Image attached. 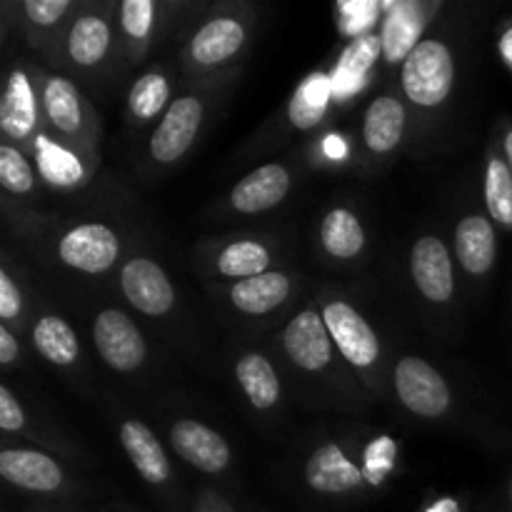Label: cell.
<instances>
[{
    "mask_svg": "<svg viewBox=\"0 0 512 512\" xmlns=\"http://www.w3.org/2000/svg\"><path fill=\"white\" fill-rule=\"evenodd\" d=\"M120 290L138 313L160 318L175 305V288L165 270L150 258H133L120 270Z\"/></svg>",
    "mask_w": 512,
    "mask_h": 512,
    "instance_id": "8",
    "label": "cell"
},
{
    "mask_svg": "<svg viewBox=\"0 0 512 512\" xmlns=\"http://www.w3.org/2000/svg\"><path fill=\"white\" fill-rule=\"evenodd\" d=\"M40 110L45 123L50 125L58 138L70 145H93V135L98 130L93 120V110L85 103L80 90L60 75H45L40 85Z\"/></svg>",
    "mask_w": 512,
    "mask_h": 512,
    "instance_id": "2",
    "label": "cell"
},
{
    "mask_svg": "<svg viewBox=\"0 0 512 512\" xmlns=\"http://www.w3.org/2000/svg\"><path fill=\"white\" fill-rule=\"evenodd\" d=\"M270 265V250L258 240H235V243L225 245L220 250L215 268L225 278H258V275L268 273Z\"/></svg>",
    "mask_w": 512,
    "mask_h": 512,
    "instance_id": "28",
    "label": "cell"
},
{
    "mask_svg": "<svg viewBox=\"0 0 512 512\" xmlns=\"http://www.w3.org/2000/svg\"><path fill=\"white\" fill-rule=\"evenodd\" d=\"M38 98H35L33 80L20 68L10 70L5 80L3 100H0V130L15 143H33L38 140Z\"/></svg>",
    "mask_w": 512,
    "mask_h": 512,
    "instance_id": "13",
    "label": "cell"
},
{
    "mask_svg": "<svg viewBox=\"0 0 512 512\" xmlns=\"http://www.w3.org/2000/svg\"><path fill=\"white\" fill-rule=\"evenodd\" d=\"M158 10L160 5L153 0H125L120 5V30L135 48V53L148 45L155 30V20H158Z\"/></svg>",
    "mask_w": 512,
    "mask_h": 512,
    "instance_id": "32",
    "label": "cell"
},
{
    "mask_svg": "<svg viewBox=\"0 0 512 512\" xmlns=\"http://www.w3.org/2000/svg\"><path fill=\"white\" fill-rule=\"evenodd\" d=\"M385 20L380 30V50L388 63L408 60V55L418 48L423 40L425 25H428L430 5L418 3V0H400V3L383 5Z\"/></svg>",
    "mask_w": 512,
    "mask_h": 512,
    "instance_id": "14",
    "label": "cell"
},
{
    "mask_svg": "<svg viewBox=\"0 0 512 512\" xmlns=\"http://www.w3.org/2000/svg\"><path fill=\"white\" fill-rule=\"evenodd\" d=\"M33 345L48 363L68 368L78 360L80 343L75 330L58 315H45L33 328Z\"/></svg>",
    "mask_w": 512,
    "mask_h": 512,
    "instance_id": "26",
    "label": "cell"
},
{
    "mask_svg": "<svg viewBox=\"0 0 512 512\" xmlns=\"http://www.w3.org/2000/svg\"><path fill=\"white\" fill-rule=\"evenodd\" d=\"M170 445L185 463L208 475L223 473L233 458L223 435L198 420H178L170 428Z\"/></svg>",
    "mask_w": 512,
    "mask_h": 512,
    "instance_id": "12",
    "label": "cell"
},
{
    "mask_svg": "<svg viewBox=\"0 0 512 512\" xmlns=\"http://www.w3.org/2000/svg\"><path fill=\"white\" fill-rule=\"evenodd\" d=\"M405 135V105L395 95L385 93L370 100L363 118V140L365 148L373 155L383 158L390 155Z\"/></svg>",
    "mask_w": 512,
    "mask_h": 512,
    "instance_id": "20",
    "label": "cell"
},
{
    "mask_svg": "<svg viewBox=\"0 0 512 512\" xmlns=\"http://www.w3.org/2000/svg\"><path fill=\"white\" fill-rule=\"evenodd\" d=\"M120 240L113 228L103 223H83L70 228L58 243L60 263L85 275H100L115 265Z\"/></svg>",
    "mask_w": 512,
    "mask_h": 512,
    "instance_id": "7",
    "label": "cell"
},
{
    "mask_svg": "<svg viewBox=\"0 0 512 512\" xmlns=\"http://www.w3.org/2000/svg\"><path fill=\"white\" fill-rule=\"evenodd\" d=\"M120 445L128 453L130 463L138 470L140 478L148 480L150 485L168 483L170 460L148 425H143L140 420H125L120 425Z\"/></svg>",
    "mask_w": 512,
    "mask_h": 512,
    "instance_id": "21",
    "label": "cell"
},
{
    "mask_svg": "<svg viewBox=\"0 0 512 512\" xmlns=\"http://www.w3.org/2000/svg\"><path fill=\"white\" fill-rule=\"evenodd\" d=\"M400 85L418 108H440L455 85L453 50L440 38H425L400 68Z\"/></svg>",
    "mask_w": 512,
    "mask_h": 512,
    "instance_id": "1",
    "label": "cell"
},
{
    "mask_svg": "<svg viewBox=\"0 0 512 512\" xmlns=\"http://www.w3.org/2000/svg\"><path fill=\"white\" fill-rule=\"evenodd\" d=\"M75 5L70 0H25L23 13L33 38H48Z\"/></svg>",
    "mask_w": 512,
    "mask_h": 512,
    "instance_id": "34",
    "label": "cell"
},
{
    "mask_svg": "<svg viewBox=\"0 0 512 512\" xmlns=\"http://www.w3.org/2000/svg\"><path fill=\"white\" fill-rule=\"evenodd\" d=\"M455 253L465 273L483 278L498 260V235L488 215H468L455 228Z\"/></svg>",
    "mask_w": 512,
    "mask_h": 512,
    "instance_id": "19",
    "label": "cell"
},
{
    "mask_svg": "<svg viewBox=\"0 0 512 512\" xmlns=\"http://www.w3.org/2000/svg\"><path fill=\"white\" fill-rule=\"evenodd\" d=\"M110 45H113V30L108 18L95 10L75 15L65 33V55L70 65L78 70H95L108 58Z\"/></svg>",
    "mask_w": 512,
    "mask_h": 512,
    "instance_id": "16",
    "label": "cell"
},
{
    "mask_svg": "<svg viewBox=\"0 0 512 512\" xmlns=\"http://www.w3.org/2000/svg\"><path fill=\"white\" fill-rule=\"evenodd\" d=\"M378 55H383V50H380V38H373V35L358 38L355 43H350L348 50L343 53L338 73H335L338 80H330V83L338 85L340 93H355L358 85H363L365 73H368L370 65L375 63Z\"/></svg>",
    "mask_w": 512,
    "mask_h": 512,
    "instance_id": "30",
    "label": "cell"
},
{
    "mask_svg": "<svg viewBox=\"0 0 512 512\" xmlns=\"http://www.w3.org/2000/svg\"><path fill=\"white\" fill-rule=\"evenodd\" d=\"M35 163H38L40 178L53 188H78L88 180V170H85L83 158L75 153L68 145H60L55 140L40 135L35 140Z\"/></svg>",
    "mask_w": 512,
    "mask_h": 512,
    "instance_id": "22",
    "label": "cell"
},
{
    "mask_svg": "<svg viewBox=\"0 0 512 512\" xmlns=\"http://www.w3.org/2000/svg\"><path fill=\"white\" fill-rule=\"evenodd\" d=\"M485 205L490 220H495L500 228L512 230V170L498 150H490L485 165Z\"/></svg>",
    "mask_w": 512,
    "mask_h": 512,
    "instance_id": "27",
    "label": "cell"
},
{
    "mask_svg": "<svg viewBox=\"0 0 512 512\" xmlns=\"http://www.w3.org/2000/svg\"><path fill=\"white\" fill-rule=\"evenodd\" d=\"M410 273L418 293L430 303H448L455 293L453 260L448 248L435 235L418 238L410 253Z\"/></svg>",
    "mask_w": 512,
    "mask_h": 512,
    "instance_id": "10",
    "label": "cell"
},
{
    "mask_svg": "<svg viewBox=\"0 0 512 512\" xmlns=\"http://www.w3.org/2000/svg\"><path fill=\"white\" fill-rule=\"evenodd\" d=\"M235 375H238L240 388L248 395L253 408L268 410L280 400V378L265 355H240L238 363H235Z\"/></svg>",
    "mask_w": 512,
    "mask_h": 512,
    "instance_id": "25",
    "label": "cell"
},
{
    "mask_svg": "<svg viewBox=\"0 0 512 512\" xmlns=\"http://www.w3.org/2000/svg\"><path fill=\"white\" fill-rule=\"evenodd\" d=\"M510 503H512V483H510Z\"/></svg>",
    "mask_w": 512,
    "mask_h": 512,
    "instance_id": "40",
    "label": "cell"
},
{
    "mask_svg": "<svg viewBox=\"0 0 512 512\" xmlns=\"http://www.w3.org/2000/svg\"><path fill=\"white\" fill-rule=\"evenodd\" d=\"M18 355H20L18 340H15V335L10 333L8 325H0V363L3 365L15 363Z\"/></svg>",
    "mask_w": 512,
    "mask_h": 512,
    "instance_id": "37",
    "label": "cell"
},
{
    "mask_svg": "<svg viewBox=\"0 0 512 512\" xmlns=\"http://www.w3.org/2000/svg\"><path fill=\"white\" fill-rule=\"evenodd\" d=\"M0 475L15 488L30 493H55L65 483L60 465L40 450L5 448L0 453Z\"/></svg>",
    "mask_w": 512,
    "mask_h": 512,
    "instance_id": "15",
    "label": "cell"
},
{
    "mask_svg": "<svg viewBox=\"0 0 512 512\" xmlns=\"http://www.w3.org/2000/svg\"><path fill=\"white\" fill-rule=\"evenodd\" d=\"M168 100H170L168 75L160 73V70H150V73L140 75V78L133 83V88H130V95H128L130 115H133L135 123L145 125L153 118H158L163 110H168L165 108Z\"/></svg>",
    "mask_w": 512,
    "mask_h": 512,
    "instance_id": "29",
    "label": "cell"
},
{
    "mask_svg": "<svg viewBox=\"0 0 512 512\" xmlns=\"http://www.w3.org/2000/svg\"><path fill=\"white\" fill-rule=\"evenodd\" d=\"M290 190L288 168L278 163L260 165L250 175H245L230 193V205L243 215L265 213L285 200Z\"/></svg>",
    "mask_w": 512,
    "mask_h": 512,
    "instance_id": "18",
    "label": "cell"
},
{
    "mask_svg": "<svg viewBox=\"0 0 512 512\" xmlns=\"http://www.w3.org/2000/svg\"><path fill=\"white\" fill-rule=\"evenodd\" d=\"M245 40H248V30L243 20L235 15H215L208 23L200 25L190 38V65L198 70L218 68L243 50Z\"/></svg>",
    "mask_w": 512,
    "mask_h": 512,
    "instance_id": "11",
    "label": "cell"
},
{
    "mask_svg": "<svg viewBox=\"0 0 512 512\" xmlns=\"http://www.w3.org/2000/svg\"><path fill=\"white\" fill-rule=\"evenodd\" d=\"M25 425V415L15 395L8 388H0V430L3 433H20Z\"/></svg>",
    "mask_w": 512,
    "mask_h": 512,
    "instance_id": "36",
    "label": "cell"
},
{
    "mask_svg": "<svg viewBox=\"0 0 512 512\" xmlns=\"http://www.w3.org/2000/svg\"><path fill=\"white\" fill-rule=\"evenodd\" d=\"M283 348L293 365L305 373H320L333 360V338L318 310L305 308L285 325Z\"/></svg>",
    "mask_w": 512,
    "mask_h": 512,
    "instance_id": "9",
    "label": "cell"
},
{
    "mask_svg": "<svg viewBox=\"0 0 512 512\" xmlns=\"http://www.w3.org/2000/svg\"><path fill=\"white\" fill-rule=\"evenodd\" d=\"M503 155L508 160L510 170H512V123L503 125Z\"/></svg>",
    "mask_w": 512,
    "mask_h": 512,
    "instance_id": "39",
    "label": "cell"
},
{
    "mask_svg": "<svg viewBox=\"0 0 512 512\" xmlns=\"http://www.w3.org/2000/svg\"><path fill=\"white\" fill-rule=\"evenodd\" d=\"M290 295V278L285 273H265L258 278L238 280L230 288V303L245 315H265L280 308Z\"/></svg>",
    "mask_w": 512,
    "mask_h": 512,
    "instance_id": "23",
    "label": "cell"
},
{
    "mask_svg": "<svg viewBox=\"0 0 512 512\" xmlns=\"http://www.w3.org/2000/svg\"><path fill=\"white\" fill-rule=\"evenodd\" d=\"M0 185L13 195H28L35 188L33 165L13 143L0 145Z\"/></svg>",
    "mask_w": 512,
    "mask_h": 512,
    "instance_id": "33",
    "label": "cell"
},
{
    "mask_svg": "<svg viewBox=\"0 0 512 512\" xmlns=\"http://www.w3.org/2000/svg\"><path fill=\"white\" fill-rule=\"evenodd\" d=\"M330 90H333V83L325 75H310L290 100V120L298 128H313L328 108Z\"/></svg>",
    "mask_w": 512,
    "mask_h": 512,
    "instance_id": "31",
    "label": "cell"
},
{
    "mask_svg": "<svg viewBox=\"0 0 512 512\" xmlns=\"http://www.w3.org/2000/svg\"><path fill=\"white\" fill-rule=\"evenodd\" d=\"M500 55H503V60L512 70V23L503 30V35H500Z\"/></svg>",
    "mask_w": 512,
    "mask_h": 512,
    "instance_id": "38",
    "label": "cell"
},
{
    "mask_svg": "<svg viewBox=\"0 0 512 512\" xmlns=\"http://www.w3.org/2000/svg\"><path fill=\"white\" fill-rule=\"evenodd\" d=\"M305 483L320 495H348L365 483V475L335 443L320 445L305 465Z\"/></svg>",
    "mask_w": 512,
    "mask_h": 512,
    "instance_id": "17",
    "label": "cell"
},
{
    "mask_svg": "<svg viewBox=\"0 0 512 512\" xmlns=\"http://www.w3.org/2000/svg\"><path fill=\"white\" fill-rule=\"evenodd\" d=\"M93 343L105 365L118 373H133L145 363V340L138 325L123 310H100L93 320Z\"/></svg>",
    "mask_w": 512,
    "mask_h": 512,
    "instance_id": "6",
    "label": "cell"
},
{
    "mask_svg": "<svg viewBox=\"0 0 512 512\" xmlns=\"http://www.w3.org/2000/svg\"><path fill=\"white\" fill-rule=\"evenodd\" d=\"M323 320L333 345L353 368H373L380 358V340L358 308L345 300H328L323 305Z\"/></svg>",
    "mask_w": 512,
    "mask_h": 512,
    "instance_id": "4",
    "label": "cell"
},
{
    "mask_svg": "<svg viewBox=\"0 0 512 512\" xmlns=\"http://www.w3.org/2000/svg\"><path fill=\"white\" fill-rule=\"evenodd\" d=\"M393 385L398 400L418 418H443L450 410V388L443 375L420 358H403L395 363Z\"/></svg>",
    "mask_w": 512,
    "mask_h": 512,
    "instance_id": "3",
    "label": "cell"
},
{
    "mask_svg": "<svg viewBox=\"0 0 512 512\" xmlns=\"http://www.w3.org/2000/svg\"><path fill=\"white\" fill-rule=\"evenodd\" d=\"M320 243L338 260H353L365 248V230L358 215L348 208H333L320 223Z\"/></svg>",
    "mask_w": 512,
    "mask_h": 512,
    "instance_id": "24",
    "label": "cell"
},
{
    "mask_svg": "<svg viewBox=\"0 0 512 512\" xmlns=\"http://www.w3.org/2000/svg\"><path fill=\"white\" fill-rule=\"evenodd\" d=\"M205 118V103L200 95H180L168 105L158 128L150 138V155L158 165H170L183 158L195 143Z\"/></svg>",
    "mask_w": 512,
    "mask_h": 512,
    "instance_id": "5",
    "label": "cell"
},
{
    "mask_svg": "<svg viewBox=\"0 0 512 512\" xmlns=\"http://www.w3.org/2000/svg\"><path fill=\"white\" fill-rule=\"evenodd\" d=\"M20 313H23V295L8 270H0V318L5 323H13L20 318Z\"/></svg>",
    "mask_w": 512,
    "mask_h": 512,
    "instance_id": "35",
    "label": "cell"
}]
</instances>
